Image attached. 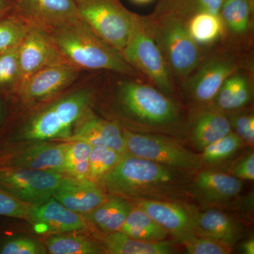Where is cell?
Wrapping results in <instances>:
<instances>
[{
    "mask_svg": "<svg viewBox=\"0 0 254 254\" xmlns=\"http://www.w3.org/2000/svg\"><path fill=\"white\" fill-rule=\"evenodd\" d=\"M122 128L127 153L129 154L190 173H195L201 168L198 153L187 148L178 138Z\"/></svg>",
    "mask_w": 254,
    "mask_h": 254,
    "instance_id": "cell-8",
    "label": "cell"
},
{
    "mask_svg": "<svg viewBox=\"0 0 254 254\" xmlns=\"http://www.w3.org/2000/svg\"><path fill=\"white\" fill-rule=\"evenodd\" d=\"M247 148L227 163L218 168L212 169L220 170L243 181L244 180L253 181L254 180V149L253 148H250V149L247 150H246Z\"/></svg>",
    "mask_w": 254,
    "mask_h": 254,
    "instance_id": "cell-35",
    "label": "cell"
},
{
    "mask_svg": "<svg viewBox=\"0 0 254 254\" xmlns=\"http://www.w3.org/2000/svg\"><path fill=\"white\" fill-rule=\"evenodd\" d=\"M29 26L14 14L0 18V55L19 46Z\"/></svg>",
    "mask_w": 254,
    "mask_h": 254,
    "instance_id": "cell-34",
    "label": "cell"
},
{
    "mask_svg": "<svg viewBox=\"0 0 254 254\" xmlns=\"http://www.w3.org/2000/svg\"><path fill=\"white\" fill-rule=\"evenodd\" d=\"M193 175L126 153L105 175L102 186L109 194L129 200L189 201Z\"/></svg>",
    "mask_w": 254,
    "mask_h": 254,
    "instance_id": "cell-2",
    "label": "cell"
},
{
    "mask_svg": "<svg viewBox=\"0 0 254 254\" xmlns=\"http://www.w3.org/2000/svg\"><path fill=\"white\" fill-rule=\"evenodd\" d=\"M105 197L98 184L88 179L70 176L64 177L53 195L64 206L83 217L99 205Z\"/></svg>",
    "mask_w": 254,
    "mask_h": 254,
    "instance_id": "cell-20",
    "label": "cell"
},
{
    "mask_svg": "<svg viewBox=\"0 0 254 254\" xmlns=\"http://www.w3.org/2000/svg\"><path fill=\"white\" fill-rule=\"evenodd\" d=\"M123 155L103 145L92 146L89 156L88 180L102 185L105 175L116 166Z\"/></svg>",
    "mask_w": 254,
    "mask_h": 254,
    "instance_id": "cell-33",
    "label": "cell"
},
{
    "mask_svg": "<svg viewBox=\"0 0 254 254\" xmlns=\"http://www.w3.org/2000/svg\"><path fill=\"white\" fill-rule=\"evenodd\" d=\"M186 24L192 39L205 51L218 46L225 38V28L220 14L199 13L190 18Z\"/></svg>",
    "mask_w": 254,
    "mask_h": 254,
    "instance_id": "cell-26",
    "label": "cell"
},
{
    "mask_svg": "<svg viewBox=\"0 0 254 254\" xmlns=\"http://www.w3.org/2000/svg\"><path fill=\"white\" fill-rule=\"evenodd\" d=\"M157 43L174 81L183 83L198 66L205 50L192 39L186 22L171 15H149Z\"/></svg>",
    "mask_w": 254,
    "mask_h": 254,
    "instance_id": "cell-7",
    "label": "cell"
},
{
    "mask_svg": "<svg viewBox=\"0 0 254 254\" xmlns=\"http://www.w3.org/2000/svg\"><path fill=\"white\" fill-rule=\"evenodd\" d=\"M130 200L163 227L177 244L196 236L199 208L188 200Z\"/></svg>",
    "mask_w": 254,
    "mask_h": 254,
    "instance_id": "cell-11",
    "label": "cell"
},
{
    "mask_svg": "<svg viewBox=\"0 0 254 254\" xmlns=\"http://www.w3.org/2000/svg\"><path fill=\"white\" fill-rule=\"evenodd\" d=\"M240 252L244 254H254V237L247 239L242 242L240 245Z\"/></svg>",
    "mask_w": 254,
    "mask_h": 254,
    "instance_id": "cell-41",
    "label": "cell"
},
{
    "mask_svg": "<svg viewBox=\"0 0 254 254\" xmlns=\"http://www.w3.org/2000/svg\"><path fill=\"white\" fill-rule=\"evenodd\" d=\"M47 250L53 254H105L101 244L84 237L55 234L46 239Z\"/></svg>",
    "mask_w": 254,
    "mask_h": 254,
    "instance_id": "cell-30",
    "label": "cell"
},
{
    "mask_svg": "<svg viewBox=\"0 0 254 254\" xmlns=\"http://www.w3.org/2000/svg\"><path fill=\"white\" fill-rule=\"evenodd\" d=\"M47 250L41 242L31 237L14 236L0 241V254H43Z\"/></svg>",
    "mask_w": 254,
    "mask_h": 254,
    "instance_id": "cell-37",
    "label": "cell"
},
{
    "mask_svg": "<svg viewBox=\"0 0 254 254\" xmlns=\"http://www.w3.org/2000/svg\"><path fill=\"white\" fill-rule=\"evenodd\" d=\"M48 33L64 58L81 71H108L147 81L127 63L119 50L81 19Z\"/></svg>",
    "mask_w": 254,
    "mask_h": 254,
    "instance_id": "cell-3",
    "label": "cell"
},
{
    "mask_svg": "<svg viewBox=\"0 0 254 254\" xmlns=\"http://www.w3.org/2000/svg\"><path fill=\"white\" fill-rule=\"evenodd\" d=\"M249 1H252V2L254 3V0H249Z\"/></svg>",
    "mask_w": 254,
    "mask_h": 254,
    "instance_id": "cell-44",
    "label": "cell"
},
{
    "mask_svg": "<svg viewBox=\"0 0 254 254\" xmlns=\"http://www.w3.org/2000/svg\"><path fill=\"white\" fill-rule=\"evenodd\" d=\"M232 131L227 114L211 103L188 108L187 143L196 153Z\"/></svg>",
    "mask_w": 254,
    "mask_h": 254,
    "instance_id": "cell-16",
    "label": "cell"
},
{
    "mask_svg": "<svg viewBox=\"0 0 254 254\" xmlns=\"http://www.w3.org/2000/svg\"><path fill=\"white\" fill-rule=\"evenodd\" d=\"M67 143L39 144L25 150L0 153V167L42 170L65 174V150Z\"/></svg>",
    "mask_w": 254,
    "mask_h": 254,
    "instance_id": "cell-17",
    "label": "cell"
},
{
    "mask_svg": "<svg viewBox=\"0 0 254 254\" xmlns=\"http://www.w3.org/2000/svg\"><path fill=\"white\" fill-rule=\"evenodd\" d=\"M64 177L53 172L0 167V190L38 205L53 197Z\"/></svg>",
    "mask_w": 254,
    "mask_h": 254,
    "instance_id": "cell-10",
    "label": "cell"
},
{
    "mask_svg": "<svg viewBox=\"0 0 254 254\" xmlns=\"http://www.w3.org/2000/svg\"><path fill=\"white\" fill-rule=\"evenodd\" d=\"M14 13L29 27L47 32L80 19L73 0H15Z\"/></svg>",
    "mask_w": 254,
    "mask_h": 254,
    "instance_id": "cell-14",
    "label": "cell"
},
{
    "mask_svg": "<svg viewBox=\"0 0 254 254\" xmlns=\"http://www.w3.org/2000/svg\"><path fill=\"white\" fill-rule=\"evenodd\" d=\"M254 3L249 0H223L220 14L225 28L224 40L252 49Z\"/></svg>",
    "mask_w": 254,
    "mask_h": 254,
    "instance_id": "cell-21",
    "label": "cell"
},
{
    "mask_svg": "<svg viewBox=\"0 0 254 254\" xmlns=\"http://www.w3.org/2000/svg\"><path fill=\"white\" fill-rule=\"evenodd\" d=\"M15 1V0H14V1Z\"/></svg>",
    "mask_w": 254,
    "mask_h": 254,
    "instance_id": "cell-45",
    "label": "cell"
},
{
    "mask_svg": "<svg viewBox=\"0 0 254 254\" xmlns=\"http://www.w3.org/2000/svg\"><path fill=\"white\" fill-rule=\"evenodd\" d=\"M120 231L137 240L148 242L167 240L170 236L148 213L134 205Z\"/></svg>",
    "mask_w": 254,
    "mask_h": 254,
    "instance_id": "cell-28",
    "label": "cell"
},
{
    "mask_svg": "<svg viewBox=\"0 0 254 254\" xmlns=\"http://www.w3.org/2000/svg\"><path fill=\"white\" fill-rule=\"evenodd\" d=\"M92 145L83 141L67 142L65 150V174L78 179H88Z\"/></svg>",
    "mask_w": 254,
    "mask_h": 254,
    "instance_id": "cell-32",
    "label": "cell"
},
{
    "mask_svg": "<svg viewBox=\"0 0 254 254\" xmlns=\"http://www.w3.org/2000/svg\"><path fill=\"white\" fill-rule=\"evenodd\" d=\"M30 222L39 234H61L88 228L83 215L64 206L53 197L41 204L34 205Z\"/></svg>",
    "mask_w": 254,
    "mask_h": 254,
    "instance_id": "cell-18",
    "label": "cell"
},
{
    "mask_svg": "<svg viewBox=\"0 0 254 254\" xmlns=\"http://www.w3.org/2000/svg\"><path fill=\"white\" fill-rule=\"evenodd\" d=\"M196 235L213 239L233 250L245 237V228L238 219L221 209H199Z\"/></svg>",
    "mask_w": 254,
    "mask_h": 254,
    "instance_id": "cell-22",
    "label": "cell"
},
{
    "mask_svg": "<svg viewBox=\"0 0 254 254\" xmlns=\"http://www.w3.org/2000/svg\"><path fill=\"white\" fill-rule=\"evenodd\" d=\"M81 71L70 64L48 66L26 78L14 95L25 103L45 101L73 85Z\"/></svg>",
    "mask_w": 254,
    "mask_h": 254,
    "instance_id": "cell-13",
    "label": "cell"
},
{
    "mask_svg": "<svg viewBox=\"0 0 254 254\" xmlns=\"http://www.w3.org/2000/svg\"><path fill=\"white\" fill-rule=\"evenodd\" d=\"M189 254H229L232 249L209 237L194 236L182 244Z\"/></svg>",
    "mask_w": 254,
    "mask_h": 254,
    "instance_id": "cell-39",
    "label": "cell"
},
{
    "mask_svg": "<svg viewBox=\"0 0 254 254\" xmlns=\"http://www.w3.org/2000/svg\"><path fill=\"white\" fill-rule=\"evenodd\" d=\"M127 63L151 84L177 99V85L155 40L149 15L133 13L129 35L121 52Z\"/></svg>",
    "mask_w": 254,
    "mask_h": 254,
    "instance_id": "cell-6",
    "label": "cell"
},
{
    "mask_svg": "<svg viewBox=\"0 0 254 254\" xmlns=\"http://www.w3.org/2000/svg\"><path fill=\"white\" fill-rule=\"evenodd\" d=\"M253 71L242 69L233 73L210 103L225 113L250 107L254 98Z\"/></svg>",
    "mask_w": 254,
    "mask_h": 254,
    "instance_id": "cell-23",
    "label": "cell"
},
{
    "mask_svg": "<svg viewBox=\"0 0 254 254\" xmlns=\"http://www.w3.org/2000/svg\"><path fill=\"white\" fill-rule=\"evenodd\" d=\"M243 140L234 131L205 147L198 153L201 168H217L231 160L245 148ZM250 148V147H249Z\"/></svg>",
    "mask_w": 254,
    "mask_h": 254,
    "instance_id": "cell-27",
    "label": "cell"
},
{
    "mask_svg": "<svg viewBox=\"0 0 254 254\" xmlns=\"http://www.w3.org/2000/svg\"><path fill=\"white\" fill-rule=\"evenodd\" d=\"M92 87H82L64 95L35 113L20 131L28 141H64L88 112L95 99Z\"/></svg>",
    "mask_w": 254,
    "mask_h": 254,
    "instance_id": "cell-5",
    "label": "cell"
},
{
    "mask_svg": "<svg viewBox=\"0 0 254 254\" xmlns=\"http://www.w3.org/2000/svg\"><path fill=\"white\" fill-rule=\"evenodd\" d=\"M251 50L223 40L208 53L205 51L198 66L181 83L189 108L210 104L231 75L240 70H254Z\"/></svg>",
    "mask_w": 254,
    "mask_h": 254,
    "instance_id": "cell-4",
    "label": "cell"
},
{
    "mask_svg": "<svg viewBox=\"0 0 254 254\" xmlns=\"http://www.w3.org/2000/svg\"><path fill=\"white\" fill-rule=\"evenodd\" d=\"M223 0H160L153 14H168L187 23L201 12L219 14Z\"/></svg>",
    "mask_w": 254,
    "mask_h": 254,
    "instance_id": "cell-29",
    "label": "cell"
},
{
    "mask_svg": "<svg viewBox=\"0 0 254 254\" xmlns=\"http://www.w3.org/2000/svg\"><path fill=\"white\" fill-rule=\"evenodd\" d=\"M177 245L175 240H137L120 231L104 235L101 239L105 253L111 254H173L177 253Z\"/></svg>",
    "mask_w": 254,
    "mask_h": 254,
    "instance_id": "cell-24",
    "label": "cell"
},
{
    "mask_svg": "<svg viewBox=\"0 0 254 254\" xmlns=\"http://www.w3.org/2000/svg\"><path fill=\"white\" fill-rule=\"evenodd\" d=\"M243 180L212 168L195 172L190 185V199L199 209L231 207L238 201L243 190Z\"/></svg>",
    "mask_w": 254,
    "mask_h": 254,
    "instance_id": "cell-12",
    "label": "cell"
},
{
    "mask_svg": "<svg viewBox=\"0 0 254 254\" xmlns=\"http://www.w3.org/2000/svg\"><path fill=\"white\" fill-rule=\"evenodd\" d=\"M18 60L22 81L48 66L69 64L57 48L48 32L29 27L18 47Z\"/></svg>",
    "mask_w": 254,
    "mask_h": 254,
    "instance_id": "cell-15",
    "label": "cell"
},
{
    "mask_svg": "<svg viewBox=\"0 0 254 254\" xmlns=\"http://www.w3.org/2000/svg\"><path fill=\"white\" fill-rule=\"evenodd\" d=\"M133 207L131 200L120 195L109 194L84 217L98 231L108 235L120 231Z\"/></svg>",
    "mask_w": 254,
    "mask_h": 254,
    "instance_id": "cell-25",
    "label": "cell"
},
{
    "mask_svg": "<svg viewBox=\"0 0 254 254\" xmlns=\"http://www.w3.org/2000/svg\"><path fill=\"white\" fill-rule=\"evenodd\" d=\"M4 99L0 96V128H1V121L4 116Z\"/></svg>",
    "mask_w": 254,
    "mask_h": 254,
    "instance_id": "cell-42",
    "label": "cell"
},
{
    "mask_svg": "<svg viewBox=\"0 0 254 254\" xmlns=\"http://www.w3.org/2000/svg\"><path fill=\"white\" fill-rule=\"evenodd\" d=\"M33 207L34 205L0 190V217L25 219L30 221Z\"/></svg>",
    "mask_w": 254,
    "mask_h": 254,
    "instance_id": "cell-38",
    "label": "cell"
},
{
    "mask_svg": "<svg viewBox=\"0 0 254 254\" xmlns=\"http://www.w3.org/2000/svg\"><path fill=\"white\" fill-rule=\"evenodd\" d=\"M76 126L72 134L64 141H83L92 146L108 147L121 154L127 153L123 128L113 120L95 116L90 110Z\"/></svg>",
    "mask_w": 254,
    "mask_h": 254,
    "instance_id": "cell-19",
    "label": "cell"
},
{
    "mask_svg": "<svg viewBox=\"0 0 254 254\" xmlns=\"http://www.w3.org/2000/svg\"><path fill=\"white\" fill-rule=\"evenodd\" d=\"M14 9V0H0V18L11 14Z\"/></svg>",
    "mask_w": 254,
    "mask_h": 254,
    "instance_id": "cell-40",
    "label": "cell"
},
{
    "mask_svg": "<svg viewBox=\"0 0 254 254\" xmlns=\"http://www.w3.org/2000/svg\"><path fill=\"white\" fill-rule=\"evenodd\" d=\"M118 77L112 88L111 120L131 131L167 135L186 144L188 109L149 81Z\"/></svg>",
    "mask_w": 254,
    "mask_h": 254,
    "instance_id": "cell-1",
    "label": "cell"
},
{
    "mask_svg": "<svg viewBox=\"0 0 254 254\" xmlns=\"http://www.w3.org/2000/svg\"><path fill=\"white\" fill-rule=\"evenodd\" d=\"M18 47L0 55V96L4 99L14 95L22 81Z\"/></svg>",
    "mask_w": 254,
    "mask_h": 254,
    "instance_id": "cell-31",
    "label": "cell"
},
{
    "mask_svg": "<svg viewBox=\"0 0 254 254\" xmlns=\"http://www.w3.org/2000/svg\"><path fill=\"white\" fill-rule=\"evenodd\" d=\"M232 131L243 140L247 147L254 143V115L251 107L227 113Z\"/></svg>",
    "mask_w": 254,
    "mask_h": 254,
    "instance_id": "cell-36",
    "label": "cell"
},
{
    "mask_svg": "<svg viewBox=\"0 0 254 254\" xmlns=\"http://www.w3.org/2000/svg\"><path fill=\"white\" fill-rule=\"evenodd\" d=\"M78 17L121 53L131 28L133 12L120 0H73Z\"/></svg>",
    "mask_w": 254,
    "mask_h": 254,
    "instance_id": "cell-9",
    "label": "cell"
},
{
    "mask_svg": "<svg viewBox=\"0 0 254 254\" xmlns=\"http://www.w3.org/2000/svg\"><path fill=\"white\" fill-rule=\"evenodd\" d=\"M131 1L137 4H146L151 2L153 0H131Z\"/></svg>",
    "mask_w": 254,
    "mask_h": 254,
    "instance_id": "cell-43",
    "label": "cell"
}]
</instances>
